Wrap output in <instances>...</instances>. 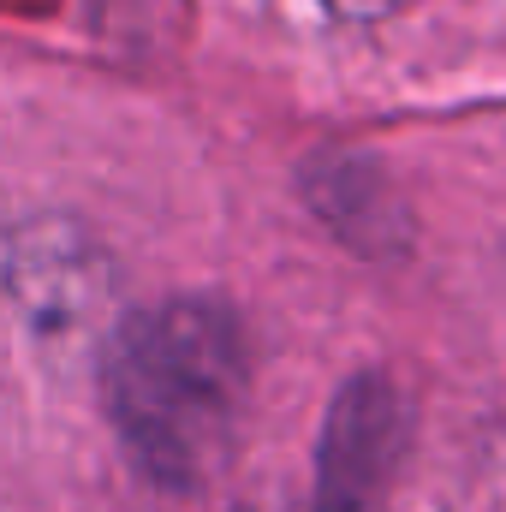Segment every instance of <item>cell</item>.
<instances>
[{"label": "cell", "instance_id": "obj_1", "mask_svg": "<svg viewBox=\"0 0 506 512\" xmlns=\"http://www.w3.org/2000/svg\"><path fill=\"white\" fill-rule=\"evenodd\" d=\"M245 393L251 346L215 298L137 310L108 352V417L137 471L167 489H197L227 465Z\"/></svg>", "mask_w": 506, "mask_h": 512}, {"label": "cell", "instance_id": "obj_2", "mask_svg": "<svg viewBox=\"0 0 506 512\" xmlns=\"http://www.w3.org/2000/svg\"><path fill=\"white\" fill-rule=\"evenodd\" d=\"M405 447V405L399 393L370 376L346 387L334 417H328V453H322V483H328V512H352L387 483V465Z\"/></svg>", "mask_w": 506, "mask_h": 512}, {"label": "cell", "instance_id": "obj_3", "mask_svg": "<svg viewBox=\"0 0 506 512\" xmlns=\"http://www.w3.org/2000/svg\"><path fill=\"white\" fill-rule=\"evenodd\" d=\"M334 18H352V24H376V18H393L399 6H411V0H322Z\"/></svg>", "mask_w": 506, "mask_h": 512}]
</instances>
